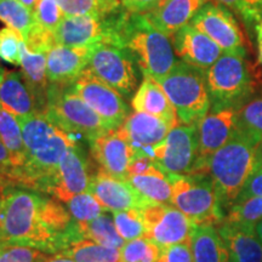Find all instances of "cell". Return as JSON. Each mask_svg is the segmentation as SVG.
<instances>
[{"label": "cell", "mask_w": 262, "mask_h": 262, "mask_svg": "<svg viewBox=\"0 0 262 262\" xmlns=\"http://www.w3.org/2000/svg\"><path fill=\"white\" fill-rule=\"evenodd\" d=\"M77 238L78 225L62 202L21 187L0 193V243L56 255Z\"/></svg>", "instance_id": "6da1fadb"}, {"label": "cell", "mask_w": 262, "mask_h": 262, "mask_svg": "<svg viewBox=\"0 0 262 262\" xmlns=\"http://www.w3.org/2000/svg\"><path fill=\"white\" fill-rule=\"evenodd\" d=\"M26 147L22 188L47 194L60 162L77 137L58 127L47 113L17 118Z\"/></svg>", "instance_id": "7a4b0ae2"}, {"label": "cell", "mask_w": 262, "mask_h": 262, "mask_svg": "<svg viewBox=\"0 0 262 262\" xmlns=\"http://www.w3.org/2000/svg\"><path fill=\"white\" fill-rule=\"evenodd\" d=\"M114 33V44L130 52L145 78L165 77L178 61L168 35L156 28L146 14H133L123 8L116 17Z\"/></svg>", "instance_id": "3957f363"}, {"label": "cell", "mask_w": 262, "mask_h": 262, "mask_svg": "<svg viewBox=\"0 0 262 262\" xmlns=\"http://www.w3.org/2000/svg\"><path fill=\"white\" fill-rule=\"evenodd\" d=\"M258 143L237 131L205 163L201 175L210 178L222 208L229 209L238 201L249 178L258 169Z\"/></svg>", "instance_id": "277c9868"}, {"label": "cell", "mask_w": 262, "mask_h": 262, "mask_svg": "<svg viewBox=\"0 0 262 262\" xmlns=\"http://www.w3.org/2000/svg\"><path fill=\"white\" fill-rule=\"evenodd\" d=\"M157 81L169 97L182 125H198L210 110L206 71L176 61L172 70Z\"/></svg>", "instance_id": "5b68a950"}, {"label": "cell", "mask_w": 262, "mask_h": 262, "mask_svg": "<svg viewBox=\"0 0 262 262\" xmlns=\"http://www.w3.org/2000/svg\"><path fill=\"white\" fill-rule=\"evenodd\" d=\"M210 108L239 110L250 101L255 91L254 78L245 54L224 52L220 58L206 70Z\"/></svg>", "instance_id": "8992f818"}, {"label": "cell", "mask_w": 262, "mask_h": 262, "mask_svg": "<svg viewBox=\"0 0 262 262\" xmlns=\"http://www.w3.org/2000/svg\"><path fill=\"white\" fill-rule=\"evenodd\" d=\"M48 117L58 127L88 143L112 130L94 110L74 93L71 84H49Z\"/></svg>", "instance_id": "52a82bcc"}, {"label": "cell", "mask_w": 262, "mask_h": 262, "mask_svg": "<svg viewBox=\"0 0 262 262\" xmlns=\"http://www.w3.org/2000/svg\"><path fill=\"white\" fill-rule=\"evenodd\" d=\"M171 182V205L194 226H217L225 219L222 206L209 176L168 175Z\"/></svg>", "instance_id": "ba28073f"}, {"label": "cell", "mask_w": 262, "mask_h": 262, "mask_svg": "<svg viewBox=\"0 0 262 262\" xmlns=\"http://www.w3.org/2000/svg\"><path fill=\"white\" fill-rule=\"evenodd\" d=\"M88 68L124 98L135 94L140 70L126 49L112 42H100L94 49Z\"/></svg>", "instance_id": "9c48e42d"}, {"label": "cell", "mask_w": 262, "mask_h": 262, "mask_svg": "<svg viewBox=\"0 0 262 262\" xmlns=\"http://www.w3.org/2000/svg\"><path fill=\"white\" fill-rule=\"evenodd\" d=\"M198 157L196 125L172 127L159 145L153 147L150 158L166 175H189Z\"/></svg>", "instance_id": "30bf717a"}, {"label": "cell", "mask_w": 262, "mask_h": 262, "mask_svg": "<svg viewBox=\"0 0 262 262\" xmlns=\"http://www.w3.org/2000/svg\"><path fill=\"white\" fill-rule=\"evenodd\" d=\"M72 89L112 129L122 126L130 114L122 95L100 80L89 68L71 84Z\"/></svg>", "instance_id": "8fae6325"}, {"label": "cell", "mask_w": 262, "mask_h": 262, "mask_svg": "<svg viewBox=\"0 0 262 262\" xmlns=\"http://www.w3.org/2000/svg\"><path fill=\"white\" fill-rule=\"evenodd\" d=\"M120 10L106 17L94 15L64 16L55 31V42L68 48L94 47L103 41L114 44V22Z\"/></svg>", "instance_id": "7c38bea8"}, {"label": "cell", "mask_w": 262, "mask_h": 262, "mask_svg": "<svg viewBox=\"0 0 262 262\" xmlns=\"http://www.w3.org/2000/svg\"><path fill=\"white\" fill-rule=\"evenodd\" d=\"M90 162L79 140L74 141L62 157L56 175L49 186L47 195L66 204L74 195L89 192L91 179Z\"/></svg>", "instance_id": "4fadbf2b"}, {"label": "cell", "mask_w": 262, "mask_h": 262, "mask_svg": "<svg viewBox=\"0 0 262 262\" xmlns=\"http://www.w3.org/2000/svg\"><path fill=\"white\" fill-rule=\"evenodd\" d=\"M141 211L146 225V238L159 248L191 241L194 225L173 205L153 203Z\"/></svg>", "instance_id": "5bb4252c"}, {"label": "cell", "mask_w": 262, "mask_h": 262, "mask_svg": "<svg viewBox=\"0 0 262 262\" xmlns=\"http://www.w3.org/2000/svg\"><path fill=\"white\" fill-rule=\"evenodd\" d=\"M198 129V157L189 175H201L208 159L222 148L237 134V110L210 108L196 125Z\"/></svg>", "instance_id": "9a60e30c"}, {"label": "cell", "mask_w": 262, "mask_h": 262, "mask_svg": "<svg viewBox=\"0 0 262 262\" xmlns=\"http://www.w3.org/2000/svg\"><path fill=\"white\" fill-rule=\"evenodd\" d=\"M191 24L214 40L228 54H245L244 38L237 19L226 6L208 3L199 10Z\"/></svg>", "instance_id": "2e32d148"}, {"label": "cell", "mask_w": 262, "mask_h": 262, "mask_svg": "<svg viewBox=\"0 0 262 262\" xmlns=\"http://www.w3.org/2000/svg\"><path fill=\"white\" fill-rule=\"evenodd\" d=\"M90 152L100 169L113 178L129 180L130 164L135 150L133 149L123 127L108 130L107 133L89 142Z\"/></svg>", "instance_id": "e0dca14e"}, {"label": "cell", "mask_w": 262, "mask_h": 262, "mask_svg": "<svg viewBox=\"0 0 262 262\" xmlns=\"http://www.w3.org/2000/svg\"><path fill=\"white\" fill-rule=\"evenodd\" d=\"M89 192L107 211H125L145 209L153 204L126 180H119L98 169L91 179Z\"/></svg>", "instance_id": "ac0fdd59"}, {"label": "cell", "mask_w": 262, "mask_h": 262, "mask_svg": "<svg viewBox=\"0 0 262 262\" xmlns=\"http://www.w3.org/2000/svg\"><path fill=\"white\" fill-rule=\"evenodd\" d=\"M175 54L186 63L206 71L224 54L221 48L192 24L186 25L172 37Z\"/></svg>", "instance_id": "d6986e66"}, {"label": "cell", "mask_w": 262, "mask_h": 262, "mask_svg": "<svg viewBox=\"0 0 262 262\" xmlns=\"http://www.w3.org/2000/svg\"><path fill=\"white\" fill-rule=\"evenodd\" d=\"M96 45L68 48L55 45L47 52V73L50 84H72L89 66Z\"/></svg>", "instance_id": "ffe728a7"}, {"label": "cell", "mask_w": 262, "mask_h": 262, "mask_svg": "<svg viewBox=\"0 0 262 262\" xmlns=\"http://www.w3.org/2000/svg\"><path fill=\"white\" fill-rule=\"evenodd\" d=\"M122 127L136 155L149 158L153 147L159 145L172 129L165 120L141 112L130 113Z\"/></svg>", "instance_id": "44dd1931"}, {"label": "cell", "mask_w": 262, "mask_h": 262, "mask_svg": "<svg viewBox=\"0 0 262 262\" xmlns=\"http://www.w3.org/2000/svg\"><path fill=\"white\" fill-rule=\"evenodd\" d=\"M208 3L210 0H162L156 9L146 15L156 28L170 38L191 24L199 10Z\"/></svg>", "instance_id": "7402d4cb"}, {"label": "cell", "mask_w": 262, "mask_h": 262, "mask_svg": "<svg viewBox=\"0 0 262 262\" xmlns=\"http://www.w3.org/2000/svg\"><path fill=\"white\" fill-rule=\"evenodd\" d=\"M0 107L16 118H26L37 113H45L37 98L26 84L22 72H6L0 84Z\"/></svg>", "instance_id": "603a6c76"}, {"label": "cell", "mask_w": 262, "mask_h": 262, "mask_svg": "<svg viewBox=\"0 0 262 262\" xmlns=\"http://www.w3.org/2000/svg\"><path fill=\"white\" fill-rule=\"evenodd\" d=\"M131 106L135 112L149 114L165 120L172 127L179 125L176 111L166 96L160 84L153 78H145L131 98Z\"/></svg>", "instance_id": "cb8c5ba5"}, {"label": "cell", "mask_w": 262, "mask_h": 262, "mask_svg": "<svg viewBox=\"0 0 262 262\" xmlns=\"http://www.w3.org/2000/svg\"><path fill=\"white\" fill-rule=\"evenodd\" d=\"M217 231L229 253V262H262V243L255 229L222 220Z\"/></svg>", "instance_id": "d4e9b609"}, {"label": "cell", "mask_w": 262, "mask_h": 262, "mask_svg": "<svg viewBox=\"0 0 262 262\" xmlns=\"http://www.w3.org/2000/svg\"><path fill=\"white\" fill-rule=\"evenodd\" d=\"M21 68L26 84L37 98L41 110L47 112L48 88L50 84L47 73V54L32 52L24 41L21 48Z\"/></svg>", "instance_id": "484cf974"}, {"label": "cell", "mask_w": 262, "mask_h": 262, "mask_svg": "<svg viewBox=\"0 0 262 262\" xmlns=\"http://www.w3.org/2000/svg\"><path fill=\"white\" fill-rule=\"evenodd\" d=\"M193 262H229V253L215 226H194L191 235Z\"/></svg>", "instance_id": "4316f807"}, {"label": "cell", "mask_w": 262, "mask_h": 262, "mask_svg": "<svg viewBox=\"0 0 262 262\" xmlns=\"http://www.w3.org/2000/svg\"><path fill=\"white\" fill-rule=\"evenodd\" d=\"M143 196L158 204H171V182L169 176L153 164L147 171L127 180Z\"/></svg>", "instance_id": "83f0119b"}, {"label": "cell", "mask_w": 262, "mask_h": 262, "mask_svg": "<svg viewBox=\"0 0 262 262\" xmlns=\"http://www.w3.org/2000/svg\"><path fill=\"white\" fill-rule=\"evenodd\" d=\"M0 141L8 148L12 162L17 168L19 182L22 188V170L26 165V147L22 136L21 125L18 119L4 108L0 107Z\"/></svg>", "instance_id": "f1b7e54d"}, {"label": "cell", "mask_w": 262, "mask_h": 262, "mask_svg": "<svg viewBox=\"0 0 262 262\" xmlns=\"http://www.w3.org/2000/svg\"><path fill=\"white\" fill-rule=\"evenodd\" d=\"M74 262H120V250L86 238L72 241L60 254Z\"/></svg>", "instance_id": "f546056e"}, {"label": "cell", "mask_w": 262, "mask_h": 262, "mask_svg": "<svg viewBox=\"0 0 262 262\" xmlns=\"http://www.w3.org/2000/svg\"><path fill=\"white\" fill-rule=\"evenodd\" d=\"M110 212L111 211L103 212L102 215L88 222V224L78 225L79 235L81 238L90 239V241L96 242L98 244L120 250L125 241L118 233L116 225H114L113 214H110Z\"/></svg>", "instance_id": "4dcf8cb0"}, {"label": "cell", "mask_w": 262, "mask_h": 262, "mask_svg": "<svg viewBox=\"0 0 262 262\" xmlns=\"http://www.w3.org/2000/svg\"><path fill=\"white\" fill-rule=\"evenodd\" d=\"M0 21L17 31L25 40L34 25V16L19 0H0Z\"/></svg>", "instance_id": "1f68e13d"}, {"label": "cell", "mask_w": 262, "mask_h": 262, "mask_svg": "<svg viewBox=\"0 0 262 262\" xmlns=\"http://www.w3.org/2000/svg\"><path fill=\"white\" fill-rule=\"evenodd\" d=\"M66 16H106L123 8L120 0H56Z\"/></svg>", "instance_id": "d6a6232c"}, {"label": "cell", "mask_w": 262, "mask_h": 262, "mask_svg": "<svg viewBox=\"0 0 262 262\" xmlns=\"http://www.w3.org/2000/svg\"><path fill=\"white\" fill-rule=\"evenodd\" d=\"M237 129L250 137L254 142L262 143V97L250 100L237 111Z\"/></svg>", "instance_id": "836d02e7"}, {"label": "cell", "mask_w": 262, "mask_h": 262, "mask_svg": "<svg viewBox=\"0 0 262 262\" xmlns=\"http://www.w3.org/2000/svg\"><path fill=\"white\" fill-rule=\"evenodd\" d=\"M224 220L255 229L257 222L262 220V196H253L243 202L235 203L229 208L228 215Z\"/></svg>", "instance_id": "e575fe53"}, {"label": "cell", "mask_w": 262, "mask_h": 262, "mask_svg": "<svg viewBox=\"0 0 262 262\" xmlns=\"http://www.w3.org/2000/svg\"><path fill=\"white\" fill-rule=\"evenodd\" d=\"M64 205L77 225L88 224L107 211L90 192L74 195Z\"/></svg>", "instance_id": "d590c367"}, {"label": "cell", "mask_w": 262, "mask_h": 262, "mask_svg": "<svg viewBox=\"0 0 262 262\" xmlns=\"http://www.w3.org/2000/svg\"><path fill=\"white\" fill-rule=\"evenodd\" d=\"M116 228L125 242L146 237V225L141 209L112 212Z\"/></svg>", "instance_id": "8d00e7d4"}, {"label": "cell", "mask_w": 262, "mask_h": 262, "mask_svg": "<svg viewBox=\"0 0 262 262\" xmlns=\"http://www.w3.org/2000/svg\"><path fill=\"white\" fill-rule=\"evenodd\" d=\"M160 248L146 237L125 242L120 248V262H157Z\"/></svg>", "instance_id": "74e56055"}, {"label": "cell", "mask_w": 262, "mask_h": 262, "mask_svg": "<svg viewBox=\"0 0 262 262\" xmlns=\"http://www.w3.org/2000/svg\"><path fill=\"white\" fill-rule=\"evenodd\" d=\"M33 16L39 27L55 33L66 15L56 0H40L33 11Z\"/></svg>", "instance_id": "f35d334b"}, {"label": "cell", "mask_w": 262, "mask_h": 262, "mask_svg": "<svg viewBox=\"0 0 262 262\" xmlns=\"http://www.w3.org/2000/svg\"><path fill=\"white\" fill-rule=\"evenodd\" d=\"M50 254L19 244L0 243V262H44Z\"/></svg>", "instance_id": "ab89813d"}, {"label": "cell", "mask_w": 262, "mask_h": 262, "mask_svg": "<svg viewBox=\"0 0 262 262\" xmlns=\"http://www.w3.org/2000/svg\"><path fill=\"white\" fill-rule=\"evenodd\" d=\"M24 37L17 31L4 27L0 29V58L10 64L21 66V48Z\"/></svg>", "instance_id": "60d3db41"}, {"label": "cell", "mask_w": 262, "mask_h": 262, "mask_svg": "<svg viewBox=\"0 0 262 262\" xmlns=\"http://www.w3.org/2000/svg\"><path fill=\"white\" fill-rule=\"evenodd\" d=\"M231 9L247 26H256L262 19V0H215Z\"/></svg>", "instance_id": "b9f144b4"}, {"label": "cell", "mask_w": 262, "mask_h": 262, "mask_svg": "<svg viewBox=\"0 0 262 262\" xmlns=\"http://www.w3.org/2000/svg\"><path fill=\"white\" fill-rule=\"evenodd\" d=\"M15 187H21L17 168L12 162L8 148L0 141V193Z\"/></svg>", "instance_id": "7bdbcfd3"}, {"label": "cell", "mask_w": 262, "mask_h": 262, "mask_svg": "<svg viewBox=\"0 0 262 262\" xmlns=\"http://www.w3.org/2000/svg\"><path fill=\"white\" fill-rule=\"evenodd\" d=\"M157 262H193L191 241L160 248V254Z\"/></svg>", "instance_id": "ee69618b"}, {"label": "cell", "mask_w": 262, "mask_h": 262, "mask_svg": "<svg viewBox=\"0 0 262 262\" xmlns=\"http://www.w3.org/2000/svg\"><path fill=\"white\" fill-rule=\"evenodd\" d=\"M253 196H262V168H258L249 178L243 189H242L241 194H239L238 201L235 203L243 202L245 199L253 198Z\"/></svg>", "instance_id": "f6af8a7d"}, {"label": "cell", "mask_w": 262, "mask_h": 262, "mask_svg": "<svg viewBox=\"0 0 262 262\" xmlns=\"http://www.w3.org/2000/svg\"><path fill=\"white\" fill-rule=\"evenodd\" d=\"M162 0H120L126 11L133 14H147L159 5Z\"/></svg>", "instance_id": "bcb514c9"}, {"label": "cell", "mask_w": 262, "mask_h": 262, "mask_svg": "<svg viewBox=\"0 0 262 262\" xmlns=\"http://www.w3.org/2000/svg\"><path fill=\"white\" fill-rule=\"evenodd\" d=\"M255 32H256V41H257V57L258 62L262 63V19L255 26Z\"/></svg>", "instance_id": "7dc6e473"}, {"label": "cell", "mask_w": 262, "mask_h": 262, "mask_svg": "<svg viewBox=\"0 0 262 262\" xmlns=\"http://www.w3.org/2000/svg\"><path fill=\"white\" fill-rule=\"evenodd\" d=\"M44 262H74V261L66 256H62V255H50L49 258H47Z\"/></svg>", "instance_id": "c3c4849f"}, {"label": "cell", "mask_w": 262, "mask_h": 262, "mask_svg": "<svg viewBox=\"0 0 262 262\" xmlns=\"http://www.w3.org/2000/svg\"><path fill=\"white\" fill-rule=\"evenodd\" d=\"M19 2H21L25 6H27L31 11H34L35 6L38 5V3L40 2V0H19Z\"/></svg>", "instance_id": "681fc988"}, {"label": "cell", "mask_w": 262, "mask_h": 262, "mask_svg": "<svg viewBox=\"0 0 262 262\" xmlns=\"http://www.w3.org/2000/svg\"><path fill=\"white\" fill-rule=\"evenodd\" d=\"M255 233H256L257 238L260 239V242L262 243V220L257 222V225L255 226Z\"/></svg>", "instance_id": "f907efd6"}, {"label": "cell", "mask_w": 262, "mask_h": 262, "mask_svg": "<svg viewBox=\"0 0 262 262\" xmlns=\"http://www.w3.org/2000/svg\"><path fill=\"white\" fill-rule=\"evenodd\" d=\"M5 74H6V71L4 70V68L2 67V66H0V84H2V81L4 80Z\"/></svg>", "instance_id": "816d5d0a"}, {"label": "cell", "mask_w": 262, "mask_h": 262, "mask_svg": "<svg viewBox=\"0 0 262 262\" xmlns=\"http://www.w3.org/2000/svg\"><path fill=\"white\" fill-rule=\"evenodd\" d=\"M258 168H262V149L258 148Z\"/></svg>", "instance_id": "f5cc1de1"}, {"label": "cell", "mask_w": 262, "mask_h": 262, "mask_svg": "<svg viewBox=\"0 0 262 262\" xmlns=\"http://www.w3.org/2000/svg\"><path fill=\"white\" fill-rule=\"evenodd\" d=\"M260 148H261V149H262V143H261V145H260Z\"/></svg>", "instance_id": "db71d44e"}]
</instances>
